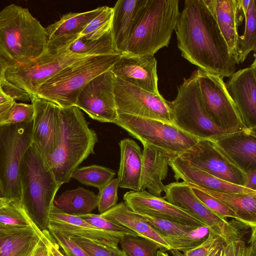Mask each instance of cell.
<instances>
[{
  "label": "cell",
  "instance_id": "obj_17",
  "mask_svg": "<svg viewBox=\"0 0 256 256\" xmlns=\"http://www.w3.org/2000/svg\"><path fill=\"white\" fill-rule=\"evenodd\" d=\"M248 67L234 72L225 83L244 126L256 129V59Z\"/></svg>",
  "mask_w": 256,
  "mask_h": 256
},
{
  "label": "cell",
  "instance_id": "obj_27",
  "mask_svg": "<svg viewBox=\"0 0 256 256\" xmlns=\"http://www.w3.org/2000/svg\"><path fill=\"white\" fill-rule=\"evenodd\" d=\"M144 0H119L115 4L110 32L116 50L126 52L128 40L138 13Z\"/></svg>",
  "mask_w": 256,
  "mask_h": 256
},
{
  "label": "cell",
  "instance_id": "obj_40",
  "mask_svg": "<svg viewBox=\"0 0 256 256\" xmlns=\"http://www.w3.org/2000/svg\"><path fill=\"white\" fill-rule=\"evenodd\" d=\"M188 184L191 187L196 197L214 213L222 218H230L232 219L240 222L238 216L220 200L194 186L190 184Z\"/></svg>",
  "mask_w": 256,
  "mask_h": 256
},
{
  "label": "cell",
  "instance_id": "obj_38",
  "mask_svg": "<svg viewBox=\"0 0 256 256\" xmlns=\"http://www.w3.org/2000/svg\"><path fill=\"white\" fill-rule=\"evenodd\" d=\"M119 244L127 256H157L161 248L154 242L138 236H124Z\"/></svg>",
  "mask_w": 256,
  "mask_h": 256
},
{
  "label": "cell",
  "instance_id": "obj_44",
  "mask_svg": "<svg viewBox=\"0 0 256 256\" xmlns=\"http://www.w3.org/2000/svg\"><path fill=\"white\" fill-rule=\"evenodd\" d=\"M49 232L66 256H90L70 238L56 232Z\"/></svg>",
  "mask_w": 256,
  "mask_h": 256
},
{
  "label": "cell",
  "instance_id": "obj_5",
  "mask_svg": "<svg viewBox=\"0 0 256 256\" xmlns=\"http://www.w3.org/2000/svg\"><path fill=\"white\" fill-rule=\"evenodd\" d=\"M22 202L42 230H48V216L60 186L36 146L32 144L20 168Z\"/></svg>",
  "mask_w": 256,
  "mask_h": 256
},
{
  "label": "cell",
  "instance_id": "obj_56",
  "mask_svg": "<svg viewBox=\"0 0 256 256\" xmlns=\"http://www.w3.org/2000/svg\"><path fill=\"white\" fill-rule=\"evenodd\" d=\"M11 200L4 198H0V208L5 206Z\"/></svg>",
  "mask_w": 256,
  "mask_h": 256
},
{
  "label": "cell",
  "instance_id": "obj_8",
  "mask_svg": "<svg viewBox=\"0 0 256 256\" xmlns=\"http://www.w3.org/2000/svg\"><path fill=\"white\" fill-rule=\"evenodd\" d=\"M90 56L69 52L67 48L58 51L46 49L25 64L10 66L7 70L2 88H11L33 98L38 88L67 66Z\"/></svg>",
  "mask_w": 256,
  "mask_h": 256
},
{
  "label": "cell",
  "instance_id": "obj_54",
  "mask_svg": "<svg viewBox=\"0 0 256 256\" xmlns=\"http://www.w3.org/2000/svg\"><path fill=\"white\" fill-rule=\"evenodd\" d=\"M12 101L15 100H13L10 96L4 92L2 88V85L0 84V104Z\"/></svg>",
  "mask_w": 256,
  "mask_h": 256
},
{
  "label": "cell",
  "instance_id": "obj_55",
  "mask_svg": "<svg viewBox=\"0 0 256 256\" xmlns=\"http://www.w3.org/2000/svg\"><path fill=\"white\" fill-rule=\"evenodd\" d=\"M250 0H238L239 6L242 12H243L244 16L246 14Z\"/></svg>",
  "mask_w": 256,
  "mask_h": 256
},
{
  "label": "cell",
  "instance_id": "obj_37",
  "mask_svg": "<svg viewBox=\"0 0 256 256\" xmlns=\"http://www.w3.org/2000/svg\"><path fill=\"white\" fill-rule=\"evenodd\" d=\"M116 172L109 168L96 164L78 168L72 178L80 183L96 187L99 190L108 183L116 176Z\"/></svg>",
  "mask_w": 256,
  "mask_h": 256
},
{
  "label": "cell",
  "instance_id": "obj_3",
  "mask_svg": "<svg viewBox=\"0 0 256 256\" xmlns=\"http://www.w3.org/2000/svg\"><path fill=\"white\" fill-rule=\"evenodd\" d=\"M47 42L45 28L28 8L12 4L0 11V56L10 66L36 58Z\"/></svg>",
  "mask_w": 256,
  "mask_h": 256
},
{
  "label": "cell",
  "instance_id": "obj_42",
  "mask_svg": "<svg viewBox=\"0 0 256 256\" xmlns=\"http://www.w3.org/2000/svg\"><path fill=\"white\" fill-rule=\"evenodd\" d=\"M118 188V178H114L99 190V193L97 195V208L100 214L110 210L117 204Z\"/></svg>",
  "mask_w": 256,
  "mask_h": 256
},
{
  "label": "cell",
  "instance_id": "obj_21",
  "mask_svg": "<svg viewBox=\"0 0 256 256\" xmlns=\"http://www.w3.org/2000/svg\"><path fill=\"white\" fill-rule=\"evenodd\" d=\"M214 141L220 151L242 172L256 170V129L226 134Z\"/></svg>",
  "mask_w": 256,
  "mask_h": 256
},
{
  "label": "cell",
  "instance_id": "obj_11",
  "mask_svg": "<svg viewBox=\"0 0 256 256\" xmlns=\"http://www.w3.org/2000/svg\"><path fill=\"white\" fill-rule=\"evenodd\" d=\"M198 70L202 101L214 124L229 134L247 128L226 88L224 78Z\"/></svg>",
  "mask_w": 256,
  "mask_h": 256
},
{
  "label": "cell",
  "instance_id": "obj_6",
  "mask_svg": "<svg viewBox=\"0 0 256 256\" xmlns=\"http://www.w3.org/2000/svg\"><path fill=\"white\" fill-rule=\"evenodd\" d=\"M120 56H90L74 62L44 82L35 96L60 108L74 106L87 84L100 74L110 70Z\"/></svg>",
  "mask_w": 256,
  "mask_h": 256
},
{
  "label": "cell",
  "instance_id": "obj_51",
  "mask_svg": "<svg viewBox=\"0 0 256 256\" xmlns=\"http://www.w3.org/2000/svg\"><path fill=\"white\" fill-rule=\"evenodd\" d=\"M246 174V182L244 187L256 191V170L248 172Z\"/></svg>",
  "mask_w": 256,
  "mask_h": 256
},
{
  "label": "cell",
  "instance_id": "obj_46",
  "mask_svg": "<svg viewBox=\"0 0 256 256\" xmlns=\"http://www.w3.org/2000/svg\"><path fill=\"white\" fill-rule=\"evenodd\" d=\"M218 236H220L216 235L208 230L206 238L200 244L183 254H180L178 252H174L176 256H207Z\"/></svg>",
  "mask_w": 256,
  "mask_h": 256
},
{
  "label": "cell",
  "instance_id": "obj_32",
  "mask_svg": "<svg viewBox=\"0 0 256 256\" xmlns=\"http://www.w3.org/2000/svg\"><path fill=\"white\" fill-rule=\"evenodd\" d=\"M45 231H0V256H25L45 237Z\"/></svg>",
  "mask_w": 256,
  "mask_h": 256
},
{
  "label": "cell",
  "instance_id": "obj_45",
  "mask_svg": "<svg viewBox=\"0 0 256 256\" xmlns=\"http://www.w3.org/2000/svg\"><path fill=\"white\" fill-rule=\"evenodd\" d=\"M69 238L90 256H110L108 248L100 246L90 240L78 237Z\"/></svg>",
  "mask_w": 256,
  "mask_h": 256
},
{
  "label": "cell",
  "instance_id": "obj_31",
  "mask_svg": "<svg viewBox=\"0 0 256 256\" xmlns=\"http://www.w3.org/2000/svg\"><path fill=\"white\" fill-rule=\"evenodd\" d=\"M220 200L239 218L240 222L250 227H256V192H219L204 189L192 183H187Z\"/></svg>",
  "mask_w": 256,
  "mask_h": 256
},
{
  "label": "cell",
  "instance_id": "obj_41",
  "mask_svg": "<svg viewBox=\"0 0 256 256\" xmlns=\"http://www.w3.org/2000/svg\"><path fill=\"white\" fill-rule=\"evenodd\" d=\"M78 216L99 229L122 238L126 236H138L130 230L104 218L100 214L90 213Z\"/></svg>",
  "mask_w": 256,
  "mask_h": 256
},
{
  "label": "cell",
  "instance_id": "obj_19",
  "mask_svg": "<svg viewBox=\"0 0 256 256\" xmlns=\"http://www.w3.org/2000/svg\"><path fill=\"white\" fill-rule=\"evenodd\" d=\"M164 192V200L198 217L216 235L222 236L230 224V220L220 217L206 207L185 182H176L166 185Z\"/></svg>",
  "mask_w": 256,
  "mask_h": 256
},
{
  "label": "cell",
  "instance_id": "obj_50",
  "mask_svg": "<svg viewBox=\"0 0 256 256\" xmlns=\"http://www.w3.org/2000/svg\"><path fill=\"white\" fill-rule=\"evenodd\" d=\"M223 241L222 236H218L211 248L207 256H220Z\"/></svg>",
  "mask_w": 256,
  "mask_h": 256
},
{
  "label": "cell",
  "instance_id": "obj_39",
  "mask_svg": "<svg viewBox=\"0 0 256 256\" xmlns=\"http://www.w3.org/2000/svg\"><path fill=\"white\" fill-rule=\"evenodd\" d=\"M112 14V8L104 6L102 10L86 26L80 36L88 40H96L109 32Z\"/></svg>",
  "mask_w": 256,
  "mask_h": 256
},
{
  "label": "cell",
  "instance_id": "obj_25",
  "mask_svg": "<svg viewBox=\"0 0 256 256\" xmlns=\"http://www.w3.org/2000/svg\"><path fill=\"white\" fill-rule=\"evenodd\" d=\"M100 214L104 218L130 230L138 236L154 242L161 248L172 250L168 240L142 216L132 210L124 202L116 204Z\"/></svg>",
  "mask_w": 256,
  "mask_h": 256
},
{
  "label": "cell",
  "instance_id": "obj_10",
  "mask_svg": "<svg viewBox=\"0 0 256 256\" xmlns=\"http://www.w3.org/2000/svg\"><path fill=\"white\" fill-rule=\"evenodd\" d=\"M114 124L128 132L143 144H149L177 156L194 146L198 139L174 124L128 114H118Z\"/></svg>",
  "mask_w": 256,
  "mask_h": 256
},
{
  "label": "cell",
  "instance_id": "obj_58",
  "mask_svg": "<svg viewBox=\"0 0 256 256\" xmlns=\"http://www.w3.org/2000/svg\"><path fill=\"white\" fill-rule=\"evenodd\" d=\"M157 256H170L167 253L164 252L162 250H158V252Z\"/></svg>",
  "mask_w": 256,
  "mask_h": 256
},
{
  "label": "cell",
  "instance_id": "obj_33",
  "mask_svg": "<svg viewBox=\"0 0 256 256\" xmlns=\"http://www.w3.org/2000/svg\"><path fill=\"white\" fill-rule=\"evenodd\" d=\"M54 204L62 212L74 216L91 213L98 206V196L82 186L55 197Z\"/></svg>",
  "mask_w": 256,
  "mask_h": 256
},
{
  "label": "cell",
  "instance_id": "obj_14",
  "mask_svg": "<svg viewBox=\"0 0 256 256\" xmlns=\"http://www.w3.org/2000/svg\"><path fill=\"white\" fill-rule=\"evenodd\" d=\"M178 156L222 180L244 187L246 174L226 158L214 140H198L194 146Z\"/></svg>",
  "mask_w": 256,
  "mask_h": 256
},
{
  "label": "cell",
  "instance_id": "obj_59",
  "mask_svg": "<svg viewBox=\"0 0 256 256\" xmlns=\"http://www.w3.org/2000/svg\"><path fill=\"white\" fill-rule=\"evenodd\" d=\"M0 198H4L2 189L0 184Z\"/></svg>",
  "mask_w": 256,
  "mask_h": 256
},
{
  "label": "cell",
  "instance_id": "obj_12",
  "mask_svg": "<svg viewBox=\"0 0 256 256\" xmlns=\"http://www.w3.org/2000/svg\"><path fill=\"white\" fill-rule=\"evenodd\" d=\"M114 94L118 114H128L174 124L168 100L160 94H152L115 76Z\"/></svg>",
  "mask_w": 256,
  "mask_h": 256
},
{
  "label": "cell",
  "instance_id": "obj_16",
  "mask_svg": "<svg viewBox=\"0 0 256 256\" xmlns=\"http://www.w3.org/2000/svg\"><path fill=\"white\" fill-rule=\"evenodd\" d=\"M34 107L32 140L46 160L56 149L59 138V106L34 96L30 100Z\"/></svg>",
  "mask_w": 256,
  "mask_h": 256
},
{
  "label": "cell",
  "instance_id": "obj_2",
  "mask_svg": "<svg viewBox=\"0 0 256 256\" xmlns=\"http://www.w3.org/2000/svg\"><path fill=\"white\" fill-rule=\"evenodd\" d=\"M58 116V146L46 161L61 186L68 182L80 164L94 153V148L98 138L77 106L59 107Z\"/></svg>",
  "mask_w": 256,
  "mask_h": 256
},
{
  "label": "cell",
  "instance_id": "obj_52",
  "mask_svg": "<svg viewBox=\"0 0 256 256\" xmlns=\"http://www.w3.org/2000/svg\"><path fill=\"white\" fill-rule=\"evenodd\" d=\"M10 66V63L0 56V84L2 85L5 80L6 73Z\"/></svg>",
  "mask_w": 256,
  "mask_h": 256
},
{
  "label": "cell",
  "instance_id": "obj_1",
  "mask_svg": "<svg viewBox=\"0 0 256 256\" xmlns=\"http://www.w3.org/2000/svg\"><path fill=\"white\" fill-rule=\"evenodd\" d=\"M182 56L221 77L236 72V59L220 30L210 0H186L174 30Z\"/></svg>",
  "mask_w": 256,
  "mask_h": 256
},
{
  "label": "cell",
  "instance_id": "obj_53",
  "mask_svg": "<svg viewBox=\"0 0 256 256\" xmlns=\"http://www.w3.org/2000/svg\"><path fill=\"white\" fill-rule=\"evenodd\" d=\"M110 256H127L123 250L118 248V246L108 248Z\"/></svg>",
  "mask_w": 256,
  "mask_h": 256
},
{
  "label": "cell",
  "instance_id": "obj_49",
  "mask_svg": "<svg viewBox=\"0 0 256 256\" xmlns=\"http://www.w3.org/2000/svg\"><path fill=\"white\" fill-rule=\"evenodd\" d=\"M15 102L16 101L8 102L0 104V125L4 124L6 123L10 108Z\"/></svg>",
  "mask_w": 256,
  "mask_h": 256
},
{
  "label": "cell",
  "instance_id": "obj_48",
  "mask_svg": "<svg viewBox=\"0 0 256 256\" xmlns=\"http://www.w3.org/2000/svg\"><path fill=\"white\" fill-rule=\"evenodd\" d=\"M48 232V230H46V236L40 242L34 256H53L46 243Z\"/></svg>",
  "mask_w": 256,
  "mask_h": 256
},
{
  "label": "cell",
  "instance_id": "obj_29",
  "mask_svg": "<svg viewBox=\"0 0 256 256\" xmlns=\"http://www.w3.org/2000/svg\"><path fill=\"white\" fill-rule=\"evenodd\" d=\"M222 236L220 256H256V227L232 219Z\"/></svg>",
  "mask_w": 256,
  "mask_h": 256
},
{
  "label": "cell",
  "instance_id": "obj_15",
  "mask_svg": "<svg viewBox=\"0 0 256 256\" xmlns=\"http://www.w3.org/2000/svg\"><path fill=\"white\" fill-rule=\"evenodd\" d=\"M124 200L132 210L140 214H146L186 225L207 228L204 222L189 212L175 206L163 198L156 196L146 190L128 192L124 194Z\"/></svg>",
  "mask_w": 256,
  "mask_h": 256
},
{
  "label": "cell",
  "instance_id": "obj_28",
  "mask_svg": "<svg viewBox=\"0 0 256 256\" xmlns=\"http://www.w3.org/2000/svg\"><path fill=\"white\" fill-rule=\"evenodd\" d=\"M120 160L118 179L120 188L139 191L142 151L133 140L126 138L119 143Z\"/></svg>",
  "mask_w": 256,
  "mask_h": 256
},
{
  "label": "cell",
  "instance_id": "obj_35",
  "mask_svg": "<svg viewBox=\"0 0 256 256\" xmlns=\"http://www.w3.org/2000/svg\"><path fill=\"white\" fill-rule=\"evenodd\" d=\"M67 50L71 53L84 56L120 54L116 49L110 31L96 40H88L80 36Z\"/></svg>",
  "mask_w": 256,
  "mask_h": 256
},
{
  "label": "cell",
  "instance_id": "obj_43",
  "mask_svg": "<svg viewBox=\"0 0 256 256\" xmlns=\"http://www.w3.org/2000/svg\"><path fill=\"white\" fill-rule=\"evenodd\" d=\"M34 116V107L32 104H26L14 102L9 112L4 124H18L32 122Z\"/></svg>",
  "mask_w": 256,
  "mask_h": 256
},
{
  "label": "cell",
  "instance_id": "obj_22",
  "mask_svg": "<svg viewBox=\"0 0 256 256\" xmlns=\"http://www.w3.org/2000/svg\"><path fill=\"white\" fill-rule=\"evenodd\" d=\"M143 146L140 190L147 189L150 194L162 197L166 186L162 180L168 176L170 162L177 155L151 144Z\"/></svg>",
  "mask_w": 256,
  "mask_h": 256
},
{
  "label": "cell",
  "instance_id": "obj_18",
  "mask_svg": "<svg viewBox=\"0 0 256 256\" xmlns=\"http://www.w3.org/2000/svg\"><path fill=\"white\" fill-rule=\"evenodd\" d=\"M48 230L58 232L68 238L86 239L106 248L118 246L122 238L92 226L78 216L66 214L54 204L49 214Z\"/></svg>",
  "mask_w": 256,
  "mask_h": 256
},
{
  "label": "cell",
  "instance_id": "obj_9",
  "mask_svg": "<svg viewBox=\"0 0 256 256\" xmlns=\"http://www.w3.org/2000/svg\"><path fill=\"white\" fill-rule=\"evenodd\" d=\"M32 122L0 125V184L4 198L22 202L20 168L32 144Z\"/></svg>",
  "mask_w": 256,
  "mask_h": 256
},
{
  "label": "cell",
  "instance_id": "obj_26",
  "mask_svg": "<svg viewBox=\"0 0 256 256\" xmlns=\"http://www.w3.org/2000/svg\"><path fill=\"white\" fill-rule=\"evenodd\" d=\"M140 215L168 240L174 252H184L200 244L207 237L196 236L200 230L206 227H196L146 214Z\"/></svg>",
  "mask_w": 256,
  "mask_h": 256
},
{
  "label": "cell",
  "instance_id": "obj_24",
  "mask_svg": "<svg viewBox=\"0 0 256 256\" xmlns=\"http://www.w3.org/2000/svg\"><path fill=\"white\" fill-rule=\"evenodd\" d=\"M169 166L178 182L182 180L186 183H192L204 189L224 192H256L244 186L234 184L222 180L194 166L178 156L172 158Z\"/></svg>",
  "mask_w": 256,
  "mask_h": 256
},
{
  "label": "cell",
  "instance_id": "obj_57",
  "mask_svg": "<svg viewBox=\"0 0 256 256\" xmlns=\"http://www.w3.org/2000/svg\"><path fill=\"white\" fill-rule=\"evenodd\" d=\"M40 242L36 246L31 252H28V254H26L24 256H34L36 251V250H37V248H38V246L40 244Z\"/></svg>",
  "mask_w": 256,
  "mask_h": 256
},
{
  "label": "cell",
  "instance_id": "obj_30",
  "mask_svg": "<svg viewBox=\"0 0 256 256\" xmlns=\"http://www.w3.org/2000/svg\"><path fill=\"white\" fill-rule=\"evenodd\" d=\"M210 2L222 34L236 60L238 27L242 20L238 16L242 10L238 0H210Z\"/></svg>",
  "mask_w": 256,
  "mask_h": 256
},
{
  "label": "cell",
  "instance_id": "obj_13",
  "mask_svg": "<svg viewBox=\"0 0 256 256\" xmlns=\"http://www.w3.org/2000/svg\"><path fill=\"white\" fill-rule=\"evenodd\" d=\"M114 78L108 70L92 78L78 94L75 106L92 118L114 123L118 117L114 94Z\"/></svg>",
  "mask_w": 256,
  "mask_h": 256
},
{
  "label": "cell",
  "instance_id": "obj_47",
  "mask_svg": "<svg viewBox=\"0 0 256 256\" xmlns=\"http://www.w3.org/2000/svg\"><path fill=\"white\" fill-rule=\"evenodd\" d=\"M46 243L53 256H66L64 252L60 250V246L54 240L50 232L47 236Z\"/></svg>",
  "mask_w": 256,
  "mask_h": 256
},
{
  "label": "cell",
  "instance_id": "obj_23",
  "mask_svg": "<svg viewBox=\"0 0 256 256\" xmlns=\"http://www.w3.org/2000/svg\"><path fill=\"white\" fill-rule=\"evenodd\" d=\"M98 7L82 12H68L55 22L45 28L48 42L46 49L58 51L66 48L80 36L89 22L103 9Z\"/></svg>",
  "mask_w": 256,
  "mask_h": 256
},
{
  "label": "cell",
  "instance_id": "obj_20",
  "mask_svg": "<svg viewBox=\"0 0 256 256\" xmlns=\"http://www.w3.org/2000/svg\"><path fill=\"white\" fill-rule=\"evenodd\" d=\"M116 78L159 95L157 60L154 56L122 54L110 70Z\"/></svg>",
  "mask_w": 256,
  "mask_h": 256
},
{
  "label": "cell",
  "instance_id": "obj_7",
  "mask_svg": "<svg viewBox=\"0 0 256 256\" xmlns=\"http://www.w3.org/2000/svg\"><path fill=\"white\" fill-rule=\"evenodd\" d=\"M177 89L176 98L167 101L174 126L198 140H214L229 134L214 124L205 108L199 86L198 70L189 78H184Z\"/></svg>",
  "mask_w": 256,
  "mask_h": 256
},
{
  "label": "cell",
  "instance_id": "obj_4",
  "mask_svg": "<svg viewBox=\"0 0 256 256\" xmlns=\"http://www.w3.org/2000/svg\"><path fill=\"white\" fill-rule=\"evenodd\" d=\"M180 14L178 0H144L124 54L154 56L160 49L168 46Z\"/></svg>",
  "mask_w": 256,
  "mask_h": 256
},
{
  "label": "cell",
  "instance_id": "obj_34",
  "mask_svg": "<svg viewBox=\"0 0 256 256\" xmlns=\"http://www.w3.org/2000/svg\"><path fill=\"white\" fill-rule=\"evenodd\" d=\"M42 231L21 201L11 200L0 208V231Z\"/></svg>",
  "mask_w": 256,
  "mask_h": 256
},
{
  "label": "cell",
  "instance_id": "obj_36",
  "mask_svg": "<svg viewBox=\"0 0 256 256\" xmlns=\"http://www.w3.org/2000/svg\"><path fill=\"white\" fill-rule=\"evenodd\" d=\"M256 0H250L244 14L245 28L242 36H238L237 42L236 62L237 64L242 63L248 54L256 50Z\"/></svg>",
  "mask_w": 256,
  "mask_h": 256
}]
</instances>
